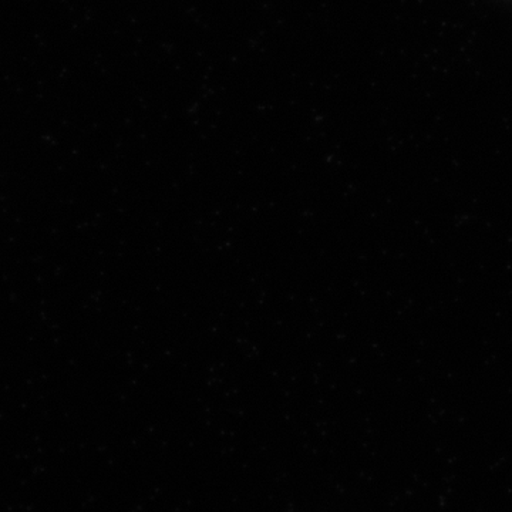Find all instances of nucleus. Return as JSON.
Returning <instances> with one entry per match:
<instances>
[]
</instances>
